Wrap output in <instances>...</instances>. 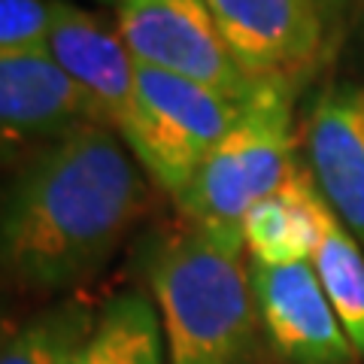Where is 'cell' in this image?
Returning <instances> with one entry per match:
<instances>
[{
	"mask_svg": "<svg viewBox=\"0 0 364 364\" xmlns=\"http://www.w3.org/2000/svg\"><path fill=\"white\" fill-rule=\"evenodd\" d=\"M107 128L76 131L46 146L9 186L0 255L9 279L33 291H61L91 277L116 252L149 203V186Z\"/></svg>",
	"mask_w": 364,
	"mask_h": 364,
	"instance_id": "6da1fadb",
	"label": "cell"
},
{
	"mask_svg": "<svg viewBox=\"0 0 364 364\" xmlns=\"http://www.w3.org/2000/svg\"><path fill=\"white\" fill-rule=\"evenodd\" d=\"M170 364H252L258 301L243 246L188 225L146 261Z\"/></svg>",
	"mask_w": 364,
	"mask_h": 364,
	"instance_id": "7a4b0ae2",
	"label": "cell"
},
{
	"mask_svg": "<svg viewBox=\"0 0 364 364\" xmlns=\"http://www.w3.org/2000/svg\"><path fill=\"white\" fill-rule=\"evenodd\" d=\"M298 79H258L228 134L203 158L191 182L173 198L188 225L243 246V215L279 188L298 167L294 97Z\"/></svg>",
	"mask_w": 364,
	"mask_h": 364,
	"instance_id": "3957f363",
	"label": "cell"
},
{
	"mask_svg": "<svg viewBox=\"0 0 364 364\" xmlns=\"http://www.w3.org/2000/svg\"><path fill=\"white\" fill-rule=\"evenodd\" d=\"M240 109L243 100L136 64V109L122 140L155 186L176 198Z\"/></svg>",
	"mask_w": 364,
	"mask_h": 364,
	"instance_id": "277c9868",
	"label": "cell"
},
{
	"mask_svg": "<svg viewBox=\"0 0 364 364\" xmlns=\"http://www.w3.org/2000/svg\"><path fill=\"white\" fill-rule=\"evenodd\" d=\"M116 31L136 64L191 79L234 100H246L258 82L237 64L203 0H122Z\"/></svg>",
	"mask_w": 364,
	"mask_h": 364,
	"instance_id": "5b68a950",
	"label": "cell"
},
{
	"mask_svg": "<svg viewBox=\"0 0 364 364\" xmlns=\"http://www.w3.org/2000/svg\"><path fill=\"white\" fill-rule=\"evenodd\" d=\"M237 64L252 79H301L328 52L316 0H203Z\"/></svg>",
	"mask_w": 364,
	"mask_h": 364,
	"instance_id": "8992f818",
	"label": "cell"
},
{
	"mask_svg": "<svg viewBox=\"0 0 364 364\" xmlns=\"http://www.w3.org/2000/svg\"><path fill=\"white\" fill-rule=\"evenodd\" d=\"M107 124L104 109L49 52L0 55V128L4 155L25 143L52 146L76 131Z\"/></svg>",
	"mask_w": 364,
	"mask_h": 364,
	"instance_id": "52a82bcc",
	"label": "cell"
},
{
	"mask_svg": "<svg viewBox=\"0 0 364 364\" xmlns=\"http://www.w3.org/2000/svg\"><path fill=\"white\" fill-rule=\"evenodd\" d=\"M261 325L273 349L289 364H355L358 352L346 337L313 261L252 264Z\"/></svg>",
	"mask_w": 364,
	"mask_h": 364,
	"instance_id": "ba28073f",
	"label": "cell"
},
{
	"mask_svg": "<svg viewBox=\"0 0 364 364\" xmlns=\"http://www.w3.org/2000/svg\"><path fill=\"white\" fill-rule=\"evenodd\" d=\"M306 167L364 249V85L328 88L306 119Z\"/></svg>",
	"mask_w": 364,
	"mask_h": 364,
	"instance_id": "9c48e42d",
	"label": "cell"
},
{
	"mask_svg": "<svg viewBox=\"0 0 364 364\" xmlns=\"http://www.w3.org/2000/svg\"><path fill=\"white\" fill-rule=\"evenodd\" d=\"M46 52L95 97L112 131L119 136L128 131L136 109V61L124 49L119 31H109L97 16L67 0H55V25Z\"/></svg>",
	"mask_w": 364,
	"mask_h": 364,
	"instance_id": "30bf717a",
	"label": "cell"
},
{
	"mask_svg": "<svg viewBox=\"0 0 364 364\" xmlns=\"http://www.w3.org/2000/svg\"><path fill=\"white\" fill-rule=\"evenodd\" d=\"M334 210L318 191L310 167H298L279 188L243 215V243L255 264L313 261L334 225Z\"/></svg>",
	"mask_w": 364,
	"mask_h": 364,
	"instance_id": "8fae6325",
	"label": "cell"
},
{
	"mask_svg": "<svg viewBox=\"0 0 364 364\" xmlns=\"http://www.w3.org/2000/svg\"><path fill=\"white\" fill-rule=\"evenodd\" d=\"M161 316L140 291L116 294L73 364H164Z\"/></svg>",
	"mask_w": 364,
	"mask_h": 364,
	"instance_id": "7c38bea8",
	"label": "cell"
},
{
	"mask_svg": "<svg viewBox=\"0 0 364 364\" xmlns=\"http://www.w3.org/2000/svg\"><path fill=\"white\" fill-rule=\"evenodd\" d=\"M95 306L70 298L6 331L0 364H73L97 325Z\"/></svg>",
	"mask_w": 364,
	"mask_h": 364,
	"instance_id": "4fadbf2b",
	"label": "cell"
},
{
	"mask_svg": "<svg viewBox=\"0 0 364 364\" xmlns=\"http://www.w3.org/2000/svg\"><path fill=\"white\" fill-rule=\"evenodd\" d=\"M313 267L346 337L364 358V249L340 219H334L325 243L318 246Z\"/></svg>",
	"mask_w": 364,
	"mask_h": 364,
	"instance_id": "5bb4252c",
	"label": "cell"
},
{
	"mask_svg": "<svg viewBox=\"0 0 364 364\" xmlns=\"http://www.w3.org/2000/svg\"><path fill=\"white\" fill-rule=\"evenodd\" d=\"M55 0H0V55L46 52Z\"/></svg>",
	"mask_w": 364,
	"mask_h": 364,
	"instance_id": "9a60e30c",
	"label": "cell"
},
{
	"mask_svg": "<svg viewBox=\"0 0 364 364\" xmlns=\"http://www.w3.org/2000/svg\"><path fill=\"white\" fill-rule=\"evenodd\" d=\"M346 4H349V0H316V9H318V16H322L325 33H328V40H331V43L337 40L340 25H343Z\"/></svg>",
	"mask_w": 364,
	"mask_h": 364,
	"instance_id": "2e32d148",
	"label": "cell"
},
{
	"mask_svg": "<svg viewBox=\"0 0 364 364\" xmlns=\"http://www.w3.org/2000/svg\"><path fill=\"white\" fill-rule=\"evenodd\" d=\"M100 4H112V6H119V4H122V0H100Z\"/></svg>",
	"mask_w": 364,
	"mask_h": 364,
	"instance_id": "e0dca14e",
	"label": "cell"
}]
</instances>
